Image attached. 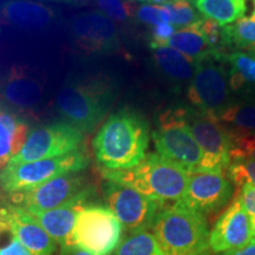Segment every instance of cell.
Returning a JSON list of instances; mask_svg holds the SVG:
<instances>
[{
  "mask_svg": "<svg viewBox=\"0 0 255 255\" xmlns=\"http://www.w3.org/2000/svg\"><path fill=\"white\" fill-rule=\"evenodd\" d=\"M226 62H228L232 66V72L244 79L246 83L255 84V56L252 53H245L240 51H233L226 57Z\"/></svg>",
  "mask_w": 255,
  "mask_h": 255,
  "instance_id": "cell-28",
  "label": "cell"
},
{
  "mask_svg": "<svg viewBox=\"0 0 255 255\" xmlns=\"http://www.w3.org/2000/svg\"><path fill=\"white\" fill-rule=\"evenodd\" d=\"M188 129L202 151L199 171L223 173L231 164V139L228 129L214 114L187 109L184 117Z\"/></svg>",
  "mask_w": 255,
  "mask_h": 255,
  "instance_id": "cell-8",
  "label": "cell"
},
{
  "mask_svg": "<svg viewBox=\"0 0 255 255\" xmlns=\"http://www.w3.org/2000/svg\"><path fill=\"white\" fill-rule=\"evenodd\" d=\"M97 6L102 13L116 21H126L129 17L135 15L137 8L136 4L123 0H97Z\"/></svg>",
  "mask_w": 255,
  "mask_h": 255,
  "instance_id": "cell-30",
  "label": "cell"
},
{
  "mask_svg": "<svg viewBox=\"0 0 255 255\" xmlns=\"http://www.w3.org/2000/svg\"><path fill=\"white\" fill-rule=\"evenodd\" d=\"M102 175L161 203L182 200L189 178L188 171L158 154L145 155L136 167L127 170L104 169Z\"/></svg>",
  "mask_w": 255,
  "mask_h": 255,
  "instance_id": "cell-2",
  "label": "cell"
},
{
  "mask_svg": "<svg viewBox=\"0 0 255 255\" xmlns=\"http://www.w3.org/2000/svg\"><path fill=\"white\" fill-rule=\"evenodd\" d=\"M253 239L251 219L242 207L240 196L234 199L209 233V247L214 253L244 247Z\"/></svg>",
  "mask_w": 255,
  "mask_h": 255,
  "instance_id": "cell-15",
  "label": "cell"
},
{
  "mask_svg": "<svg viewBox=\"0 0 255 255\" xmlns=\"http://www.w3.org/2000/svg\"><path fill=\"white\" fill-rule=\"evenodd\" d=\"M71 31L75 45L85 53L113 52L119 46L116 27L102 12L77 15L72 20Z\"/></svg>",
  "mask_w": 255,
  "mask_h": 255,
  "instance_id": "cell-14",
  "label": "cell"
},
{
  "mask_svg": "<svg viewBox=\"0 0 255 255\" xmlns=\"http://www.w3.org/2000/svg\"><path fill=\"white\" fill-rule=\"evenodd\" d=\"M133 1H151V0H133Z\"/></svg>",
  "mask_w": 255,
  "mask_h": 255,
  "instance_id": "cell-41",
  "label": "cell"
},
{
  "mask_svg": "<svg viewBox=\"0 0 255 255\" xmlns=\"http://www.w3.org/2000/svg\"><path fill=\"white\" fill-rule=\"evenodd\" d=\"M59 255H92V254L81 250V248L77 246H73V245H64V246H60Z\"/></svg>",
  "mask_w": 255,
  "mask_h": 255,
  "instance_id": "cell-36",
  "label": "cell"
},
{
  "mask_svg": "<svg viewBox=\"0 0 255 255\" xmlns=\"http://www.w3.org/2000/svg\"><path fill=\"white\" fill-rule=\"evenodd\" d=\"M240 200L242 207L250 216L251 221L255 220V187L252 184H245L241 188Z\"/></svg>",
  "mask_w": 255,
  "mask_h": 255,
  "instance_id": "cell-33",
  "label": "cell"
},
{
  "mask_svg": "<svg viewBox=\"0 0 255 255\" xmlns=\"http://www.w3.org/2000/svg\"><path fill=\"white\" fill-rule=\"evenodd\" d=\"M186 114L187 108L164 111L159 116L157 130L152 132V139L159 156L194 173L199 171L203 155L184 122Z\"/></svg>",
  "mask_w": 255,
  "mask_h": 255,
  "instance_id": "cell-5",
  "label": "cell"
},
{
  "mask_svg": "<svg viewBox=\"0 0 255 255\" xmlns=\"http://www.w3.org/2000/svg\"><path fill=\"white\" fill-rule=\"evenodd\" d=\"M90 163L85 146L60 157L8 164L1 170V182L7 194L39 187L62 175L79 173Z\"/></svg>",
  "mask_w": 255,
  "mask_h": 255,
  "instance_id": "cell-6",
  "label": "cell"
},
{
  "mask_svg": "<svg viewBox=\"0 0 255 255\" xmlns=\"http://www.w3.org/2000/svg\"><path fill=\"white\" fill-rule=\"evenodd\" d=\"M196 255H216V253H214V252H212L210 250H208V248H207V250L201 252V253L196 254Z\"/></svg>",
  "mask_w": 255,
  "mask_h": 255,
  "instance_id": "cell-39",
  "label": "cell"
},
{
  "mask_svg": "<svg viewBox=\"0 0 255 255\" xmlns=\"http://www.w3.org/2000/svg\"><path fill=\"white\" fill-rule=\"evenodd\" d=\"M92 184L79 173L62 175L39 187L8 194L12 206L25 210H50L58 208L88 190Z\"/></svg>",
  "mask_w": 255,
  "mask_h": 255,
  "instance_id": "cell-12",
  "label": "cell"
},
{
  "mask_svg": "<svg viewBox=\"0 0 255 255\" xmlns=\"http://www.w3.org/2000/svg\"><path fill=\"white\" fill-rule=\"evenodd\" d=\"M7 195V193H6L4 187H2V182H1V170H0V208H2V203H4L5 201V196ZM6 206V205H5Z\"/></svg>",
  "mask_w": 255,
  "mask_h": 255,
  "instance_id": "cell-37",
  "label": "cell"
},
{
  "mask_svg": "<svg viewBox=\"0 0 255 255\" xmlns=\"http://www.w3.org/2000/svg\"><path fill=\"white\" fill-rule=\"evenodd\" d=\"M123 226L109 208L89 203L78 213L70 245L92 255H111L120 246Z\"/></svg>",
  "mask_w": 255,
  "mask_h": 255,
  "instance_id": "cell-7",
  "label": "cell"
},
{
  "mask_svg": "<svg viewBox=\"0 0 255 255\" xmlns=\"http://www.w3.org/2000/svg\"><path fill=\"white\" fill-rule=\"evenodd\" d=\"M116 255H163L154 235L148 232L131 234L121 242Z\"/></svg>",
  "mask_w": 255,
  "mask_h": 255,
  "instance_id": "cell-25",
  "label": "cell"
},
{
  "mask_svg": "<svg viewBox=\"0 0 255 255\" xmlns=\"http://www.w3.org/2000/svg\"><path fill=\"white\" fill-rule=\"evenodd\" d=\"M220 120L252 131L255 130V105H231L220 115Z\"/></svg>",
  "mask_w": 255,
  "mask_h": 255,
  "instance_id": "cell-27",
  "label": "cell"
},
{
  "mask_svg": "<svg viewBox=\"0 0 255 255\" xmlns=\"http://www.w3.org/2000/svg\"><path fill=\"white\" fill-rule=\"evenodd\" d=\"M83 132L71 124L66 122L47 124L28 133L21 150L8 164H21L39 159L60 157L83 148Z\"/></svg>",
  "mask_w": 255,
  "mask_h": 255,
  "instance_id": "cell-9",
  "label": "cell"
},
{
  "mask_svg": "<svg viewBox=\"0 0 255 255\" xmlns=\"http://www.w3.org/2000/svg\"><path fill=\"white\" fill-rule=\"evenodd\" d=\"M28 133L26 121L0 105V170L21 150Z\"/></svg>",
  "mask_w": 255,
  "mask_h": 255,
  "instance_id": "cell-20",
  "label": "cell"
},
{
  "mask_svg": "<svg viewBox=\"0 0 255 255\" xmlns=\"http://www.w3.org/2000/svg\"><path fill=\"white\" fill-rule=\"evenodd\" d=\"M55 1L65 2V4H70V5H82L84 4V2L89 1V0H55Z\"/></svg>",
  "mask_w": 255,
  "mask_h": 255,
  "instance_id": "cell-38",
  "label": "cell"
},
{
  "mask_svg": "<svg viewBox=\"0 0 255 255\" xmlns=\"http://www.w3.org/2000/svg\"><path fill=\"white\" fill-rule=\"evenodd\" d=\"M228 177L238 187L252 184L255 187V159H238L232 161L227 168Z\"/></svg>",
  "mask_w": 255,
  "mask_h": 255,
  "instance_id": "cell-29",
  "label": "cell"
},
{
  "mask_svg": "<svg viewBox=\"0 0 255 255\" xmlns=\"http://www.w3.org/2000/svg\"><path fill=\"white\" fill-rule=\"evenodd\" d=\"M188 1H189V0H188ZM191 1H194V0H191Z\"/></svg>",
  "mask_w": 255,
  "mask_h": 255,
  "instance_id": "cell-44",
  "label": "cell"
},
{
  "mask_svg": "<svg viewBox=\"0 0 255 255\" xmlns=\"http://www.w3.org/2000/svg\"><path fill=\"white\" fill-rule=\"evenodd\" d=\"M175 33V27L171 24H161L154 26L151 31L152 39L150 41L151 49L157 46H165L167 41Z\"/></svg>",
  "mask_w": 255,
  "mask_h": 255,
  "instance_id": "cell-32",
  "label": "cell"
},
{
  "mask_svg": "<svg viewBox=\"0 0 255 255\" xmlns=\"http://www.w3.org/2000/svg\"><path fill=\"white\" fill-rule=\"evenodd\" d=\"M248 0H194L196 8L221 26H227L244 18Z\"/></svg>",
  "mask_w": 255,
  "mask_h": 255,
  "instance_id": "cell-22",
  "label": "cell"
},
{
  "mask_svg": "<svg viewBox=\"0 0 255 255\" xmlns=\"http://www.w3.org/2000/svg\"><path fill=\"white\" fill-rule=\"evenodd\" d=\"M251 52H252V55H254V56H255V49H254V50H252Z\"/></svg>",
  "mask_w": 255,
  "mask_h": 255,
  "instance_id": "cell-42",
  "label": "cell"
},
{
  "mask_svg": "<svg viewBox=\"0 0 255 255\" xmlns=\"http://www.w3.org/2000/svg\"><path fill=\"white\" fill-rule=\"evenodd\" d=\"M114 100V89L105 78L88 77L64 84L57 95L63 120L82 132H91L103 121Z\"/></svg>",
  "mask_w": 255,
  "mask_h": 255,
  "instance_id": "cell-4",
  "label": "cell"
},
{
  "mask_svg": "<svg viewBox=\"0 0 255 255\" xmlns=\"http://www.w3.org/2000/svg\"><path fill=\"white\" fill-rule=\"evenodd\" d=\"M1 213L7 222L9 233L32 255H53L56 242L26 210L6 205L1 208Z\"/></svg>",
  "mask_w": 255,
  "mask_h": 255,
  "instance_id": "cell-16",
  "label": "cell"
},
{
  "mask_svg": "<svg viewBox=\"0 0 255 255\" xmlns=\"http://www.w3.org/2000/svg\"><path fill=\"white\" fill-rule=\"evenodd\" d=\"M0 255H32L20 242L13 238L8 245L0 248Z\"/></svg>",
  "mask_w": 255,
  "mask_h": 255,
  "instance_id": "cell-34",
  "label": "cell"
},
{
  "mask_svg": "<svg viewBox=\"0 0 255 255\" xmlns=\"http://www.w3.org/2000/svg\"><path fill=\"white\" fill-rule=\"evenodd\" d=\"M44 88L37 72L28 66L13 65L0 79V95L12 105L27 109L41 100Z\"/></svg>",
  "mask_w": 255,
  "mask_h": 255,
  "instance_id": "cell-18",
  "label": "cell"
},
{
  "mask_svg": "<svg viewBox=\"0 0 255 255\" xmlns=\"http://www.w3.org/2000/svg\"><path fill=\"white\" fill-rule=\"evenodd\" d=\"M161 6L168 12L169 20L174 27H191L201 20L188 0H170Z\"/></svg>",
  "mask_w": 255,
  "mask_h": 255,
  "instance_id": "cell-26",
  "label": "cell"
},
{
  "mask_svg": "<svg viewBox=\"0 0 255 255\" xmlns=\"http://www.w3.org/2000/svg\"><path fill=\"white\" fill-rule=\"evenodd\" d=\"M150 139L146 120L135 110L111 115L96 133L94 151L97 162L109 170H127L145 157Z\"/></svg>",
  "mask_w": 255,
  "mask_h": 255,
  "instance_id": "cell-1",
  "label": "cell"
},
{
  "mask_svg": "<svg viewBox=\"0 0 255 255\" xmlns=\"http://www.w3.org/2000/svg\"><path fill=\"white\" fill-rule=\"evenodd\" d=\"M95 194L96 189L92 186L76 199L58 208L50 210H26V212L32 218L37 220V222L56 244H59L60 246L70 245V235H71L76 218L78 213L89 205V200L95 196Z\"/></svg>",
  "mask_w": 255,
  "mask_h": 255,
  "instance_id": "cell-17",
  "label": "cell"
},
{
  "mask_svg": "<svg viewBox=\"0 0 255 255\" xmlns=\"http://www.w3.org/2000/svg\"><path fill=\"white\" fill-rule=\"evenodd\" d=\"M251 223H252V229H253V235H254L255 234V220H252Z\"/></svg>",
  "mask_w": 255,
  "mask_h": 255,
  "instance_id": "cell-40",
  "label": "cell"
},
{
  "mask_svg": "<svg viewBox=\"0 0 255 255\" xmlns=\"http://www.w3.org/2000/svg\"><path fill=\"white\" fill-rule=\"evenodd\" d=\"M223 255H255V238L252 239L244 247L225 252Z\"/></svg>",
  "mask_w": 255,
  "mask_h": 255,
  "instance_id": "cell-35",
  "label": "cell"
},
{
  "mask_svg": "<svg viewBox=\"0 0 255 255\" xmlns=\"http://www.w3.org/2000/svg\"><path fill=\"white\" fill-rule=\"evenodd\" d=\"M135 17L138 19L141 23L148 25H157L161 24H170L169 20V14L162 6L158 5H139L137 6Z\"/></svg>",
  "mask_w": 255,
  "mask_h": 255,
  "instance_id": "cell-31",
  "label": "cell"
},
{
  "mask_svg": "<svg viewBox=\"0 0 255 255\" xmlns=\"http://www.w3.org/2000/svg\"><path fill=\"white\" fill-rule=\"evenodd\" d=\"M108 207L128 232L139 233L152 228L159 207L163 203L151 200L132 188L108 181L103 187Z\"/></svg>",
  "mask_w": 255,
  "mask_h": 255,
  "instance_id": "cell-10",
  "label": "cell"
},
{
  "mask_svg": "<svg viewBox=\"0 0 255 255\" xmlns=\"http://www.w3.org/2000/svg\"><path fill=\"white\" fill-rule=\"evenodd\" d=\"M152 50L156 64L165 75L176 81L193 79L195 66L186 56L167 45L154 47Z\"/></svg>",
  "mask_w": 255,
  "mask_h": 255,
  "instance_id": "cell-23",
  "label": "cell"
},
{
  "mask_svg": "<svg viewBox=\"0 0 255 255\" xmlns=\"http://www.w3.org/2000/svg\"><path fill=\"white\" fill-rule=\"evenodd\" d=\"M189 100L200 111L220 116L229 105V75L213 57L195 62Z\"/></svg>",
  "mask_w": 255,
  "mask_h": 255,
  "instance_id": "cell-11",
  "label": "cell"
},
{
  "mask_svg": "<svg viewBox=\"0 0 255 255\" xmlns=\"http://www.w3.org/2000/svg\"><path fill=\"white\" fill-rule=\"evenodd\" d=\"M253 237H254V238H255V234H254V235H253Z\"/></svg>",
  "mask_w": 255,
  "mask_h": 255,
  "instance_id": "cell-45",
  "label": "cell"
},
{
  "mask_svg": "<svg viewBox=\"0 0 255 255\" xmlns=\"http://www.w3.org/2000/svg\"><path fill=\"white\" fill-rule=\"evenodd\" d=\"M57 17L50 6L30 0H8L0 5V23L19 27H45Z\"/></svg>",
  "mask_w": 255,
  "mask_h": 255,
  "instance_id": "cell-19",
  "label": "cell"
},
{
  "mask_svg": "<svg viewBox=\"0 0 255 255\" xmlns=\"http://www.w3.org/2000/svg\"><path fill=\"white\" fill-rule=\"evenodd\" d=\"M167 46L173 47L187 58L193 59L194 62L213 57L215 53L209 45L208 40L195 25L175 32L168 39Z\"/></svg>",
  "mask_w": 255,
  "mask_h": 255,
  "instance_id": "cell-21",
  "label": "cell"
},
{
  "mask_svg": "<svg viewBox=\"0 0 255 255\" xmlns=\"http://www.w3.org/2000/svg\"><path fill=\"white\" fill-rule=\"evenodd\" d=\"M152 235L163 255H196L209 246L206 218L182 201L159 210Z\"/></svg>",
  "mask_w": 255,
  "mask_h": 255,
  "instance_id": "cell-3",
  "label": "cell"
},
{
  "mask_svg": "<svg viewBox=\"0 0 255 255\" xmlns=\"http://www.w3.org/2000/svg\"><path fill=\"white\" fill-rule=\"evenodd\" d=\"M233 195V186L223 173H189L182 202L206 218L220 212Z\"/></svg>",
  "mask_w": 255,
  "mask_h": 255,
  "instance_id": "cell-13",
  "label": "cell"
},
{
  "mask_svg": "<svg viewBox=\"0 0 255 255\" xmlns=\"http://www.w3.org/2000/svg\"><path fill=\"white\" fill-rule=\"evenodd\" d=\"M253 1H254V6H255V0H253Z\"/></svg>",
  "mask_w": 255,
  "mask_h": 255,
  "instance_id": "cell-43",
  "label": "cell"
},
{
  "mask_svg": "<svg viewBox=\"0 0 255 255\" xmlns=\"http://www.w3.org/2000/svg\"><path fill=\"white\" fill-rule=\"evenodd\" d=\"M225 41L227 47L255 49V11L248 17H244L233 25L223 26Z\"/></svg>",
  "mask_w": 255,
  "mask_h": 255,
  "instance_id": "cell-24",
  "label": "cell"
}]
</instances>
